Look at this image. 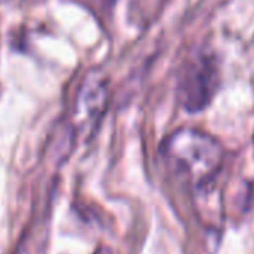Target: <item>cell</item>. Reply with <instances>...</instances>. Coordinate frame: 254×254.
I'll use <instances>...</instances> for the list:
<instances>
[{"label": "cell", "mask_w": 254, "mask_h": 254, "mask_svg": "<svg viewBox=\"0 0 254 254\" xmlns=\"http://www.w3.org/2000/svg\"><path fill=\"white\" fill-rule=\"evenodd\" d=\"M109 99L108 78L100 70H91L82 81L75 106V124L87 136L93 135L106 111Z\"/></svg>", "instance_id": "obj_3"}, {"label": "cell", "mask_w": 254, "mask_h": 254, "mask_svg": "<svg viewBox=\"0 0 254 254\" xmlns=\"http://www.w3.org/2000/svg\"><path fill=\"white\" fill-rule=\"evenodd\" d=\"M218 87L220 67L217 57L202 50L184 63L177 85V97L186 112L197 114L209 106Z\"/></svg>", "instance_id": "obj_2"}, {"label": "cell", "mask_w": 254, "mask_h": 254, "mask_svg": "<svg viewBox=\"0 0 254 254\" xmlns=\"http://www.w3.org/2000/svg\"><path fill=\"white\" fill-rule=\"evenodd\" d=\"M160 156L169 174L194 194L214 189L224 162L221 144L193 127L171 133L160 147Z\"/></svg>", "instance_id": "obj_1"}]
</instances>
